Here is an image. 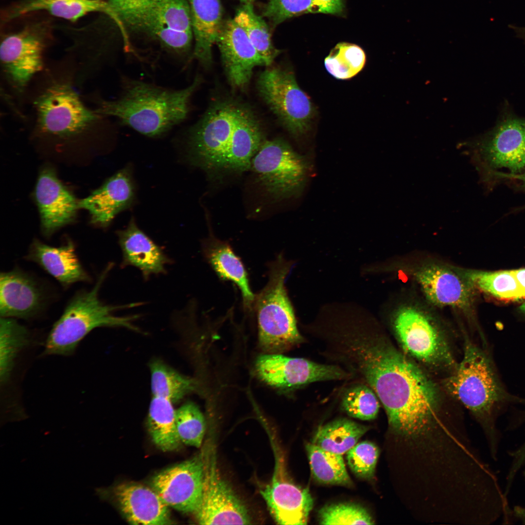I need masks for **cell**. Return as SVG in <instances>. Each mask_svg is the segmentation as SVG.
<instances>
[{"mask_svg": "<svg viewBox=\"0 0 525 525\" xmlns=\"http://www.w3.org/2000/svg\"><path fill=\"white\" fill-rule=\"evenodd\" d=\"M514 453L519 461L525 463V439L521 445L514 449Z\"/></svg>", "mask_w": 525, "mask_h": 525, "instance_id": "46", "label": "cell"}, {"mask_svg": "<svg viewBox=\"0 0 525 525\" xmlns=\"http://www.w3.org/2000/svg\"><path fill=\"white\" fill-rule=\"evenodd\" d=\"M26 258L38 264L65 288L78 282L91 280L77 256L73 243L70 240L63 245L55 247L35 240L30 246Z\"/></svg>", "mask_w": 525, "mask_h": 525, "instance_id": "25", "label": "cell"}, {"mask_svg": "<svg viewBox=\"0 0 525 525\" xmlns=\"http://www.w3.org/2000/svg\"><path fill=\"white\" fill-rule=\"evenodd\" d=\"M200 82V77H196L189 87L172 90L127 79L123 82L122 94L116 100L104 99L96 94L85 97L94 105V108L100 114L116 117L138 132L156 137L186 118L190 98Z\"/></svg>", "mask_w": 525, "mask_h": 525, "instance_id": "3", "label": "cell"}, {"mask_svg": "<svg viewBox=\"0 0 525 525\" xmlns=\"http://www.w3.org/2000/svg\"><path fill=\"white\" fill-rule=\"evenodd\" d=\"M523 476H524V478H525V470H524V471L523 472Z\"/></svg>", "mask_w": 525, "mask_h": 525, "instance_id": "51", "label": "cell"}, {"mask_svg": "<svg viewBox=\"0 0 525 525\" xmlns=\"http://www.w3.org/2000/svg\"><path fill=\"white\" fill-rule=\"evenodd\" d=\"M48 43L47 34L35 27L9 35L1 42L2 74L19 103L24 101L33 80L46 66Z\"/></svg>", "mask_w": 525, "mask_h": 525, "instance_id": "12", "label": "cell"}, {"mask_svg": "<svg viewBox=\"0 0 525 525\" xmlns=\"http://www.w3.org/2000/svg\"><path fill=\"white\" fill-rule=\"evenodd\" d=\"M122 253L121 266H132L140 270L145 280L152 275L166 273V266L171 263L162 247L137 225L132 217L127 226L117 231Z\"/></svg>", "mask_w": 525, "mask_h": 525, "instance_id": "23", "label": "cell"}, {"mask_svg": "<svg viewBox=\"0 0 525 525\" xmlns=\"http://www.w3.org/2000/svg\"><path fill=\"white\" fill-rule=\"evenodd\" d=\"M314 478L324 484L353 486L342 455L326 451L312 443L305 446Z\"/></svg>", "mask_w": 525, "mask_h": 525, "instance_id": "34", "label": "cell"}, {"mask_svg": "<svg viewBox=\"0 0 525 525\" xmlns=\"http://www.w3.org/2000/svg\"><path fill=\"white\" fill-rule=\"evenodd\" d=\"M438 310L417 293L403 292L388 310V323L404 353L411 359L432 368L454 371L457 365Z\"/></svg>", "mask_w": 525, "mask_h": 525, "instance_id": "5", "label": "cell"}, {"mask_svg": "<svg viewBox=\"0 0 525 525\" xmlns=\"http://www.w3.org/2000/svg\"><path fill=\"white\" fill-rule=\"evenodd\" d=\"M316 13L314 0H265L262 17L273 27L287 19L308 13Z\"/></svg>", "mask_w": 525, "mask_h": 525, "instance_id": "41", "label": "cell"}, {"mask_svg": "<svg viewBox=\"0 0 525 525\" xmlns=\"http://www.w3.org/2000/svg\"><path fill=\"white\" fill-rule=\"evenodd\" d=\"M445 388L468 409L485 432L493 459L498 455L500 436L496 421L501 409L525 400L510 394L502 384L490 355L469 340L463 357L444 381Z\"/></svg>", "mask_w": 525, "mask_h": 525, "instance_id": "4", "label": "cell"}, {"mask_svg": "<svg viewBox=\"0 0 525 525\" xmlns=\"http://www.w3.org/2000/svg\"><path fill=\"white\" fill-rule=\"evenodd\" d=\"M15 319H0V379L3 384L9 380L17 358L30 341L28 330Z\"/></svg>", "mask_w": 525, "mask_h": 525, "instance_id": "33", "label": "cell"}, {"mask_svg": "<svg viewBox=\"0 0 525 525\" xmlns=\"http://www.w3.org/2000/svg\"><path fill=\"white\" fill-rule=\"evenodd\" d=\"M268 195L280 200L299 193L309 166L303 157L280 139L264 141L253 157L250 168Z\"/></svg>", "mask_w": 525, "mask_h": 525, "instance_id": "11", "label": "cell"}, {"mask_svg": "<svg viewBox=\"0 0 525 525\" xmlns=\"http://www.w3.org/2000/svg\"><path fill=\"white\" fill-rule=\"evenodd\" d=\"M509 26L514 31L516 35L525 42V27H518L511 25Z\"/></svg>", "mask_w": 525, "mask_h": 525, "instance_id": "47", "label": "cell"}, {"mask_svg": "<svg viewBox=\"0 0 525 525\" xmlns=\"http://www.w3.org/2000/svg\"><path fill=\"white\" fill-rule=\"evenodd\" d=\"M458 272L478 289L502 299L523 298L512 271L487 272L455 265Z\"/></svg>", "mask_w": 525, "mask_h": 525, "instance_id": "35", "label": "cell"}, {"mask_svg": "<svg viewBox=\"0 0 525 525\" xmlns=\"http://www.w3.org/2000/svg\"><path fill=\"white\" fill-rule=\"evenodd\" d=\"M523 297L525 298V268L512 271Z\"/></svg>", "mask_w": 525, "mask_h": 525, "instance_id": "44", "label": "cell"}, {"mask_svg": "<svg viewBox=\"0 0 525 525\" xmlns=\"http://www.w3.org/2000/svg\"><path fill=\"white\" fill-rule=\"evenodd\" d=\"M135 192L131 169L126 167L79 201V208L88 211L92 224L106 228L119 213L132 205Z\"/></svg>", "mask_w": 525, "mask_h": 525, "instance_id": "21", "label": "cell"}, {"mask_svg": "<svg viewBox=\"0 0 525 525\" xmlns=\"http://www.w3.org/2000/svg\"><path fill=\"white\" fill-rule=\"evenodd\" d=\"M244 6H253V3L255 0H238Z\"/></svg>", "mask_w": 525, "mask_h": 525, "instance_id": "49", "label": "cell"}, {"mask_svg": "<svg viewBox=\"0 0 525 525\" xmlns=\"http://www.w3.org/2000/svg\"><path fill=\"white\" fill-rule=\"evenodd\" d=\"M43 235L49 237L73 222L79 208L72 193L57 178L54 170L44 168L40 172L35 190Z\"/></svg>", "mask_w": 525, "mask_h": 525, "instance_id": "19", "label": "cell"}, {"mask_svg": "<svg viewBox=\"0 0 525 525\" xmlns=\"http://www.w3.org/2000/svg\"><path fill=\"white\" fill-rule=\"evenodd\" d=\"M204 465L202 453L167 468L152 478V488L169 507L195 513L201 503Z\"/></svg>", "mask_w": 525, "mask_h": 525, "instance_id": "17", "label": "cell"}, {"mask_svg": "<svg viewBox=\"0 0 525 525\" xmlns=\"http://www.w3.org/2000/svg\"><path fill=\"white\" fill-rule=\"evenodd\" d=\"M194 48L193 57L203 65L212 62L211 49L222 29V8L220 0H188Z\"/></svg>", "mask_w": 525, "mask_h": 525, "instance_id": "27", "label": "cell"}, {"mask_svg": "<svg viewBox=\"0 0 525 525\" xmlns=\"http://www.w3.org/2000/svg\"><path fill=\"white\" fill-rule=\"evenodd\" d=\"M113 265L112 262L107 264L90 290L79 291L70 299L49 333L43 355L73 354L81 340L99 327H123L138 331L133 322L140 317L139 315L117 316L114 313L142 303L112 305L105 303L99 298L101 288Z\"/></svg>", "mask_w": 525, "mask_h": 525, "instance_id": "7", "label": "cell"}, {"mask_svg": "<svg viewBox=\"0 0 525 525\" xmlns=\"http://www.w3.org/2000/svg\"><path fill=\"white\" fill-rule=\"evenodd\" d=\"M365 380L382 403L394 433L417 437L434 425L442 405L438 386L389 339L368 360Z\"/></svg>", "mask_w": 525, "mask_h": 525, "instance_id": "1", "label": "cell"}, {"mask_svg": "<svg viewBox=\"0 0 525 525\" xmlns=\"http://www.w3.org/2000/svg\"><path fill=\"white\" fill-rule=\"evenodd\" d=\"M175 422L177 433L182 443L197 448L201 445L206 422L203 414L196 404L188 402L176 409Z\"/></svg>", "mask_w": 525, "mask_h": 525, "instance_id": "39", "label": "cell"}, {"mask_svg": "<svg viewBox=\"0 0 525 525\" xmlns=\"http://www.w3.org/2000/svg\"><path fill=\"white\" fill-rule=\"evenodd\" d=\"M244 106L230 101L218 102L189 132L190 160L206 171L225 169L231 138Z\"/></svg>", "mask_w": 525, "mask_h": 525, "instance_id": "10", "label": "cell"}, {"mask_svg": "<svg viewBox=\"0 0 525 525\" xmlns=\"http://www.w3.org/2000/svg\"><path fill=\"white\" fill-rule=\"evenodd\" d=\"M216 43L227 77L234 87L242 88L247 85L255 67L269 66L234 19L223 23Z\"/></svg>", "mask_w": 525, "mask_h": 525, "instance_id": "18", "label": "cell"}, {"mask_svg": "<svg viewBox=\"0 0 525 525\" xmlns=\"http://www.w3.org/2000/svg\"><path fill=\"white\" fill-rule=\"evenodd\" d=\"M473 158L479 165L500 177L509 178L525 170V119L505 113L495 125L473 146Z\"/></svg>", "mask_w": 525, "mask_h": 525, "instance_id": "13", "label": "cell"}, {"mask_svg": "<svg viewBox=\"0 0 525 525\" xmlns=\"http://www.w3.org/2000/svg\"><path fill=\"white\" fill-rule=\"evenodd\" d=\"M268 509L280 525H306L314 501L306 489H301L274 474L272 481L260 491Z\"/></svg>", "mask_w": 525, "mask_h": 525, "instance_id": "22", "label": "cell"}, {"mask_svg": "<svg viewBox=\"0 0 525 525\" xmlns=\"http://www.w3.org/2000/svg\"><path fill=\"white\" fill-rule=\"evenodd\" d=\"M76 70L71 56L46 63L33 80L26 98L34 139L62 145L89 141L98 133L105 117L84 103L76 85Z\"/></svg>", "mask_w": 525, "mask_h": 525, "instance_id": "2", "label": "cell"}, {"mask_svg": "<svg viewBox=\"0 0 525 525\" xmlns=\"http://www.w3.org/2000/svg\"><path fill=\"white\" fill-rule=\"evenodd\" d=\"M521 309L522 311L525 313V302L521 306Z\"/></svg>", "mask_w": 525, "mask_h": 525, "instance_id": "50", "label": "cell"}, {"mask_svg": "<svg viewBox=\"0 0 525 525\" xmlns=\"http://www.w3.org/2000/svg\"><path fill=\"white\" fill-rule=\"evenodd\" d=\"M202 250L217 275L222 280L231 281L239 289L244 309L246 311L254 310L256 295L251 290L244 264L230 245L210 237L203 242Z\"/></svg>", "mask_w": 525, "mask_h": 525, "instance_id": "26", "label": "cell"}, {"mask_svg": "<svg viewBox=\"0 0 525 525\" xmlns=\"http://www.w3.org/2000/svg\"><path fill=\"white\" fill-rule=\"evenodd\" d=\"M41 10L72 21L97 12L106 14L114 21L115 19L108 1L103 0H27L14 8L10 17L14 18Z\"/></svg>", "mask_w": 525, "mask_h": 525, "instance_id": "29", "label": "cell"}, {"mask_svg": "<svg viewBox=\"0 0 525 525\" xmlns=\"http://www.w3.org/2000/svg\"><path fill=\"white\" fill-rule=\"evenodd\" d=\"M233 19L245 30L259 53L270 65L280 51L274 46L264 20L255 13L253 6L244 5L238 9Z\"/></svg>", "mask_w": 525, "mask_h": 525, "instance_id": "36", "label": "cell"}, {"mask_svg": "<svg viewBox=\"0 0 525 525\" xmlns=\"http://www.w3.org/2000/svg\"><path fill=\"white\" fill-rule=\"evenodd\" d=\"M114 494L122 512L130 524H172L169 506L153 488L139 484L123 483L116 487Z\"/></svg>", "mask_w": 525, "mask_h": 525, "instance_id": "24", "label": "cell"}, {"mask_svg": "<svg viewBox=\"0 0 525 525\" xmlns=\"http://www.w3.org/2000/svg\"><path fill=\"white\" fill-rule=\"evenodd\" d=\"M369 429V426L350 420L338 419L319 427L311 443L326 451L342 455Z\"/></svg>", "mask_w": 525, "mask_h": 525, "instance_id": "31", "label": "cell"}, {"mask_svg": "<svg viewBox=\"0 0 525 525\" xmlns=\"http://www.w3.org/2000/svg\"><path fill=\"white\" fill-rule=\"evenodd\" d=\"M257 86L261 97L289 132L299 135L308 130L315 107L291 71L267 69L260 74Z\"/></svg>", "mask_w": 525, "mask_h": 525, "instance_id": "14", "label": "cell"}, {"mask_svg": "<svg viewBox=\"0 0 525 525\" xmlns=\"http://www.w3.org/2000/svg\"><path fill=\"white\" fill-rule=\"evenodd\" d=\"M321 525H372L374 521L363 507L353 503L328 505L318 512Z\"/></svg>", "mask_w": 525, "mask_h": 525, "instance_id": "40", "label": "cell"}, {"mask_svg": "<svg viewBox=\"0 0 525 525\" xmlns=\"http://www.w3.org/2000/svg\"><path fill=\"white\" fill-rule=\"evenodd\" d=\"M264 141L260 124L245 107L228 146L225 169L237 173L250 169L252 159Z\"/></svg>", "mask_w": 525, "mask_h": 525, "instance_id": "28", "label": "cell"}, {"mask_svg": "<svg viewBox=\"0 0 525 525\" xmlns=\"http://www.w3.org/2000/svg\"><path fill=\"white\" fill-rule=\"evenodd\" d=\"M255 370L266 384L280 389L296 388L311 383L347 379L350 373L340 366L317 363L281 353H264L257 358Z\"/></svg>", "mask_w": 525, "mask_h": 525, "instance_id": "15", "label": "cell"}, {"mask_svg": "<svg viewBox=\"0 0 525 525\" xmlns=\"http://www.w3.org/2000/svg\"><path fill=\"white\" fill-rule=\"evenodd\" d=\"M204 476L200 506L195 512L201 525H248L251 519L244 503L222 478L213 450L204 454Z\"/></svg>", "mask_w": 525, "mask_h": 525, "instance_id": "16", "label": "cell"}, {"mask_svg": "<svg viewBox=\"0 0 525 525\" xmlns=\"http://www.w3.org/2000/svg\"><path fill=\"white\" fill-rule=\"evenodd\" d=\"M149 367L153 396L175 403L197 388L195 380L179 373L159 360L153 361Z\"/></svg>", "mask_w": 525, "mask_h": 525, "instance_id": "32", "label": "cell"}, {"mask_svg": "<svg viewBox=\"0 0 525 525\" xmlns=\"http://www.w3.org/2000/svg\"><path fill=\"white\" fill-rule=\"evenodd\" d=\"M44 289L34 277L18 269L0 275V315L28 319L44 307Z\"/></svg>", "mask_w": 525, "mask_h": 525, "instance_id": "20", "label": "cell"}, {"mask_svg": "<svg viewBox=\"0 0 525 525\" xmlns=\"http://www.w3.org/2000/svg\"><path fill=\"white\" fill-rule=\"evenodd\" d=\"M293 266L279 254L268 264L267 282L256 295L259 345L265 353H282L304 341L285 287Z\"/></svg>", "mask_w": 525, "mask_h": 525, "instance_id": "9", "label": "cell"}, {"mask_svg": "<svg viewBox=\"0 0 525 525\" xmlns=\"http://www.w3.org/2000/svg\"><path fill=\"white\" fill-rule=\"evenodd\" d=\"M383 269L412 281L420 295L436 308H448L472 319L475 288L455 265L428 254H413L397 258Z\"/></svg>", "mask_w": 525, "mask_h": 525, "instance_id": "8", "label": "cell"}, {"mask_svg": "<svg viewBox=\"0 0 525 525\" xmlns=\"http://www.w3.org/2000/svg\"><path fill=\"white\" fill-rule=\"evenodd\" d=\"M342 410L350 417L364 420L375 419L380 409V401L372 389L362 382L349 387L341 399Z\"/></svg>", "mask_w": 525, "mask_h": 525, "instance_id": "38", "label": "cell"}, {"mask_svg": "<svg viewBox=\"0 0 525 525\" xmlns=\"http://www.w3.org/2000/svg\"><path fill=\"white\" fill-rule=\"evenodd\" d=\"M108 2L125 44L128 31L157 42L177 56H185L189 52L193 33L188 0H109Z\"/></svg>", "mask_w": 525, "mask_h": 525, "instance_id": "6", "label": "cell"}, {"mask_svg": "<svg viewBox=\"0 0 525 525\" xmlns=\"http://www.w3.org/2000/svg\"><path fill=\"white\" fill-rule=\"evenodd\" d=\"M379 455V450L374 443L364 441L347 453L348 464L357 477L370 479L374 475Z\"/></svg>", "mask_w": 525, "mask_h": 525, "instance_id": "42", "label": "cell"}, {"mask_svg": "<svg viewBox=\"0 0 525 525\" xmlns=\"http://www.w3.org/2000/svg\"><path fill=\"white\" fill-rule=\"evenodd\" d=\"M366 56L363 50L354 44H337L324 60L325 67L333 77L339 80L351 78L363 68Z\"/></svg>", "mask_w": 525, "mask_h": 525, "instance_id": "37", "label": "cell"}, {"mask_svg": "<svg viewBox=\"0 0 525 525\" xmlns=\"http://www.w3.org/2000/svg\"><path fill=\"white\" fill-rule=\"evenodd\" d=\"M316 13L340 15L345 8L343 0H314Z\"/></svg>", "mask_w": 525, "mask_h": 525, "instance_id": "43", "label": "cell"}, {"mask_svg": "<svg viewBox=\"0 0 525 525\" xmlns=\"http://www.w3.org/2000/svg\"><path fill=\"white\" fill-rule=\"evenodd\" d=\"M511 517L525 524V507L514 506L511 509Z\"/></svg>", "mask_w": 525, "mask_h": 525, "instance_id": "45", "label": "cell"}, {"mask_svg": "<svg viewBox=\"0 0 525 525\" xmlns=\"http://www.w3.org/2000/svg\"><path fill=\"white\" fill-rule=\"evenodd\" d=\"M509 178L519 180L522 183L523 186L525 188V170L522 173Z\"/></svg>", "mask_w": 525, "mask_h": 525, "instance_id": "48", "label": "cell"}, {"mask_svg": "<svg viewBox=\"0 0 525 525\" xmlns=\"http://www.w3.org/2000/svg\"><path fill=\"white\" fill-rule=\"evenodd\" d=\"M169 400L153 396L147 419L148 431L155 444L164 452L178 449L182 443L178 436L175 412Z\"/></svg>", "mask_w": 525, "mask_h": 525, "instance_id": "30", "label": "cell"}]
</instances>
